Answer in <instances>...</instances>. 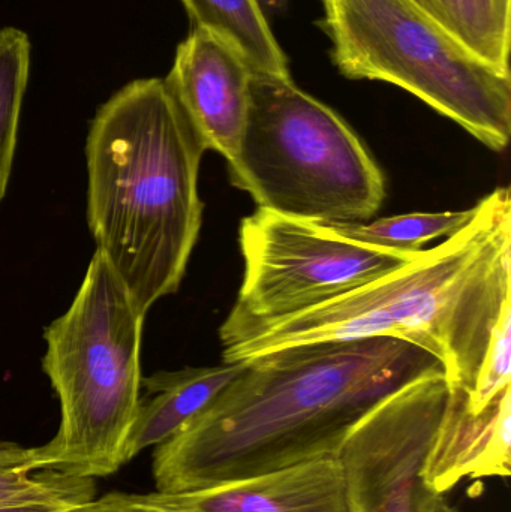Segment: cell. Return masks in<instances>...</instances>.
<instances>
[{
	"label": "cell",
	"instance_id": "6da1fadb",
	"mask_svg": "<svg viewBox=\"0 0 511 512\" xmlns=\"http://www.w3.org/2000/svg\"><path fill=\"white\" fill-rule=\"evenodd\" d=\"M444 372L431 352L393 337L323 340L263 352L183 432L156 447L159 493L195 492L321 457L390 396Z\"/></svg>",
	"mask_w": 511,
	"mask_h": 512
},
{
	"label": "cell",
	"instance_id": "7a4b0ae2",
	"mask_svg": "<svg viewBox=\"0 0 511 512\" xmlns=\"http://www.w3.org/2000/svg\"><path fill=\"white\" fill-rule=\"evenodd\" d=\"M511 292V194L495 189L476 218L405 267L222 348L224 361L323 340L393 337L431 352L470 393Z\"/></svg>",
	"mask_w": 511,
	"mask_h": 512
},
{
	"label": "cell",
	"instance_id": "3957f363",
	"mask_svg": "<svg viewBox=\"0 0 511 512\" xmlns=\"http://www.w3.org/2000/svg\"><path fill=\"white\" fill-rule=\"evenodd\" d=\"M206 150L165 78L126 84L90 125V233L144 315L179 289L197 245Z\"/></svg>",
	"mask_w": 511,
	"mask_h": 512
},
{
	"label": "cell",
	"instance_id": "277c9868",
	"mask_svg": "<svg viewBox=\"0 0 511 512\" xmlns=\"http://www.w3.org/2000/svg\"><path fill=\"white\" fill-rule=\"evenodd\" d=\"M146 315L96 249L69 309L44 331L42 369L60 402V426L36 447L41 471L105 478L125 465L140 402Z\"/></svg>",
	"mask_w": 511,
	"mask_h": 512
},
{
	"label": "cell",
	"instance_id": "5b68a950",
	"mask_svg": "<svg viewBox=\"0 0 511 512\" xmlns=\"http://www.w3.org/2000/svg\"><path fill=\"white\" fill-rule=\"evenodd\" d=\"M228 171L258 209L317 224L369 221L386 198L383 171L348 123L293 78L260 72Z\"/></svg>",
	"mask_w": 511,
	"mask_h": 512
},
{
	"label": "cell",
	"instance_id": "8992f818",
	"mask_svg": "<svg viewBox=\"0 0 511 512\" xmlns=\"http://www.w3.org/2000/svg\"><path fill=\"white\" fill-rule=\"evenodd\" d=\"M332 60L351 80L407 90L503 152L511 135V75L474 56L411 0H321Z\"/></svg>",
	"mask_w": 511,
	"mask_h": 512
},
{
	"label": "cell",
	"instance_id": "52a82bcc",
	"mask_svg": "<svg viewBox=\"0 0 511 512\" xmlns=\"http://www.w3.org/2000/svg\"><path fill=\"white\" fill-rule=\"evenodd\" d=\"M245 274L219 330L222 348L246 334L335 300L413 262L393 251L339 236L324 224L257 209L240 224Z\"/></svg>",
	"mask_w": 511,
	"mask_h": 512
},
{
	"label": "cell",
	"instance_id": "ba28073f",
	"mask_svg": "<svg viewBox=\"0 0 511 512\" xmlns=\"http://www.w3.org/2000/svg\"><path fill=\"white\" fill-rule=\"evenodd\" d=\"M452 385L434 373L396 391L353 430L341 453L353 512H431L422 469Z\"/></svg>",
	"mask_w": 511,
	"mask_h": 512
},
{
	"label": "cell",
	"instance_id": "9c48e42d",
	"mask_svg": "<svg viewBox=\"0 0 511 512\" xmlns=\"http://www.w3.org/2000/svg\"><path fill=\"white\" fill-rule=\"evenodd\" d=\"M165 80L207 150L234 168L251 108L252 69L243 54L218 33L192 27Z\"/></svg>",
	"mask_w": 511,
	"mask_h": 512
},
{
	"label": "cell",
	"instance_id": "30bf717a",
	"mask_svg": "<svg viewBox=\"0 0 511 512\" xmlns=\"http://www.w3.org/2000/svg\"><path fill=\"white\" fill-rule=\"evenodd\" d=\"M144 498L173 512H353L339 457H321L195 492H156Z\"/></svg>",
	"mask_w": 511,
	"mask_h": 512
},
{
	"label": "cell",
	"instance_id": "8fae6325",
	"mask_svg": "<svg viewBox=\"0 0 511 512\" xmlns=\"http://www.w3.org/2000/svg\"><path fill=\"white\" fill-rule=\"evenodd\" d=\"M426 486L444 495L464 478L511 475V390L480 414L452 387L443 420L422 469Z\"/></svg>",
	"mask_w": 511,
	"mask_h": 512
},
{
	"label": "cell",
	"instance_id": "7c38bea8",
	"mask_svg": "<svg viewBox=\"0 0 511 512\" xmlns=\"http://www.w3.org/2000/svg\"><path fill=\"white\" fill-rule=\"evenodd\" d=\"M246 360L212 367L158 372L141 381L146 397L138 402L125 447V462L149 447H159L194 423L242 375Z\"/></svg>",
	"mask_w": 511,
	"mask_h": 512
},
{
	"label": "cell",
	"instance_id": "4fadbf2b",
	"mask_svg": "<svg viewBox=\"0 0 511 512\" xmlns=\"http://www.w3.org/2000/svg\"><path fill=\"white\" fill-rule=\"evenodd\" d=\"M182 2L191 17L192 27H204L227 39L243 54L252 72L291 78L287 56L255 0Z\"/></svg>",
	"mask_w": 511,
	"mask_h": 512
},
{
	"label": "cell",
	"instance_id": "5bb4252c",
	"mask_svg": "<svg viewBox=\"0 0 511 512\" xmlns=\"http://www.w3.org/2000/svg\"><path fill=\"white\" fill-rule=\"evenodd\" d=\"M474 56L510 72L511 0H411Z\"/></svg>",
	"mask_w": 511,
	"mask_h": 512
},
{
	"label": "cell",
	"instance_id": "9a60e30c",
	"mask_svg": "<svg viewBox=\"0 0 511 512\" xmlns=\"http://www.w3.org/2000/svg\"><path fill=\"white\" fill-rule=\"evenodd\" d=\"M95 498V480L41 471L35 448L0 441V505L53 502L75 505Z\"/></svg>",
	"mask_w": 511,
	"mask_h": 512
},
{
	"label": "cell",
	"instance_id": "2e32d148",
	"mask_svg": "<svg viewBox=\"0 0 511 512\" xmlns=\"http://www.w3.org/2000/svg\"><path fill=\"white\" fill-rule=\"evenodd\" d=\"M477 215V206L462 212L410 213L366 222H341L324 224L339 236L347 237L366 245L393 251L416 254L423 245L440 239L453 237L467 228Z\"/></svg>",
	"mask_w": 511,
	"mask_h": 512
},
{
	"label": "cell",
	"instance_id": "e0dca14e",
	"mask_svg": "<svg viewBox=\"0 0 511 512\" xmlns=\"http://www.w3.org/2000/svg\"><path fill=\"white\" fill-rule=\"evenodd\" d=\"M29 68L27 33L17 27L0 29V203L11 177Z\"/></svg>",
	"mask_w": 511,
	"mask_h": 512
},
{
	"label": "cell",
	"instance_id": "ac0fdd59",
	"mask_svg": "<svg viewBox=\"0 0 511 512\" xmlns=\"http://www.w3.org/2000/svg\"><path fill=\"white\" fill-rule=\"evenodd\" d=\"M511 390V304L503 307L497 325L492 331L476 384L465 393L467 408L480 414Z\"/></svg>",
	"mask_w": 511,
	"mask_h": 512
},
{
	"label": "cell",
	"instance_id": "d6986e66",
	"mask_svg": "<svg viewBox=\"0 0 511 512\" xmlns=\"http://www.w3.org/2000/svg\"><path fill=\"white\" fill-rule=\"evenodd\" d=\"M57 512H173L156 507L146 501L144 495H123L110 493L99 499L69 505Z\"/></svg>",
	"mask_w": 511,
	"mask_h": 512
},
{
	"label": "cell",
	"instance_id": "ffe728a7",
	"mask_svg": "<svg viewBox=\"0 0 511 512\" xmlns=\"http://www.w3.org/2000/svg\"><path fill=\"white\" fill-rule=\"evenodd\" d=\"M69 505L53 504V502H24V504L0 505V512H57Z\"/></svg>",
	"mask_w": 511,
	"mask_h": 512
},
{
	"label": "cell",
	"instance_id": "44dd1931",
	"mask_svg": "<svg viewBox=\"0 0 511 512\" xmlns=\"http://www.w3.org/2000/svg\"><path fill=\"white\" fill-rule=\"evenodd\" d=\"M255 3L260 8L261 14L269 20L270 17L284 14L290 0H255Z\"/></svg>",
	"mask_w": 511,
	"mask_h": 512
},
{
	"label": "cell",
	"instance_id": "7402d4cb",
	"mask_svg": "<svg viewBox=\"0 0 511 512\" xmlns=\"http://www.w3.org/2000/svg\"><path fill=\"white\" fill-rule=\"evenodd\" d=\"M431 512H459L456 510L453 505H450L449 502L446 501L443 495L438 493L434 498V502H432Z\"/></svg>",
	"mask_w": 511,
	"mask_h": 512
}]
</instances>
